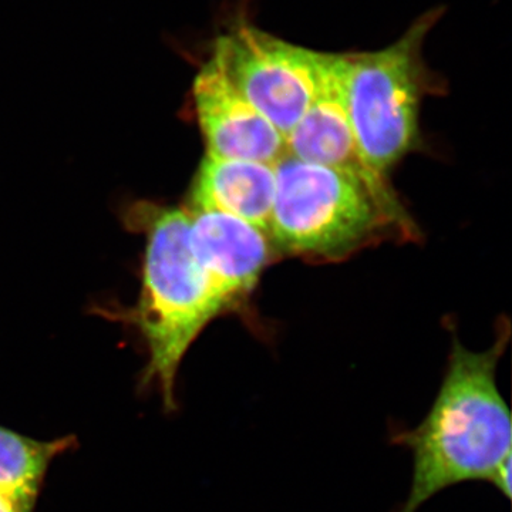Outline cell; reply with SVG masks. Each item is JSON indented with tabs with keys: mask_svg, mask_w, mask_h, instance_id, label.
I'll return each instance as SVG.
<instances>
[{
	"mask_svg": "<svg viewBox=\"0 0 512 512\" xmlns=\"http://www.w3.org/2000/svg\"><path fill=\"white\" fill-rule=\"evenodd\" d=\"M510 328L494 346L471 352L458 340L429 414L419 426L390 430V443L413 457L409 495L392 512H419L453 485L484 481L511 497V416L497 386Z\"/></svg>",
	"mask_w": 512,
	"mask_h": 512,
	"instance_id": "1",
	"label": "cell"
},
{
	"mask_svg": "<svg viewBox=\"0 0 512 512\" xmlns=\"http://www.w3.org/2000/svg\"><path fill=\"white\" fill-rule=\"evenodd\" d=\"M134 220L147 237L136 315L148 349L141 387H157L165 412L174 413L181 363L202 329L224 309L192 251L188 211L148 204L137 207Z\"/></svg>",
	"mask_w": 512,
	"mask_h": 512,
	"instance_id": "2",
	"label": "cell"
},
{
	"mask_svg": "<svg viewBox=\"0 0 512 512\" xmlns=\"http://www.w3.org/2000/svg\"><path fill=\"white\" fill-rule=\"evenodd\" d=\"M441 15L443 9L429 10L384 49L348 53L346 93L357 151L384 177L419 143L421 101L433 90L423 47Z\"/></svg>",
	"mask_w": 512,
	"mask_h": 512,
	"instance_id": "3",
	"label": "cell"
},
{
	"mask_svg": "<svg viewBox=\"0 0 512 512\" xmlns=\"http://www.w3.org/2000/svg\"><path fill=\"white\" fill-rule=\"evenodd\" d=\"M389 224L372 191L352 175L288 154L276 161L269 234L286 251L342 255Z\"/></svg>",
	"mask_w": 512,
	"mask_h": 512,
	"instance_id": "4",
	"label": "cell"
},
{
	"mask_svg": "<svg viewBox=\"0 0 512 512\" xmlns=\"http://www.w3.org/2000/svg\"><path fill=\"white\" fill-rule=\"evenodd\" d=\"M229 80L286 137L318 93L329 53L293 45L237 22L218 37L212 55Z\"/></svg>",
	"mask_w": 512,
	"mask_h": 512,
	"instance_id": "5",
	"label": "cell"
},
{
	"mask_svg": "<svg viewBox=\"0 0 512 512\" xmlns=\"http://www.w3.org/2000/svg\"><path fill=\"white\" fill-rule=\"evenodd\" d=\"M348 55L329 53L322 82L311 106L285 137V154L335 168L362 181L372 191L396 227L410 234L404 214L386 177L367 167L357 151L348 110Z\"/></svg>",
	"mask_w": 512,
	"mask_h": 512,
	"instance_id": "6",
	"label": "cell"
},
{
	"mask_svg": "<svg viewBox=\"0 0 512 512\" xmlns=\"http://www.w3.org/2000/svg\"><path fill=\"white\" fill-rule=\"evenodd\" d=\"M192 96L207 156L266 164L285 156V137L242 96L214 56L195 76Z\"/></svg>",
	"mask_w": 512,
	"mask_h": 512,
	"instance_id": "7",
	"label": "cell"
},
{
	"mask_svg": "<svg viewBox=\"0 0 512 512\" xmlns=\"http://www.w3.org/2000/svg\"><path fill=\"white\" fill-rule=\"evenodd\" d=\"M190 215L192 251L222 309L258 284L269 258L261 229L232 215L194 211Z\"/></svg>",
	"mask_w": 512,
	"mask_h": 512,
	"instance_id": "8",
	"label": "cell"
},
{
	"mask_svg": "<svg viewBox=\"0 0 512 512\" xmlns=\"http://www.w3.org/2000/svg\"><path fill=\"white\" fill-rule=\"evenodd\" d=\"M275 198V164L205 156L191 201L194 211H215L269 234Z\"/></svg>",
	"mask_w": 512,
	"mask_h": 512,
	"instance_id": "9",
	"label": "cell"
},
{
	"mask_svg": "<svg viewBox=\"0 0 512 512\" xmlns=\"http://www.w3.org/2000/svg\"><path fill=\"white\" fill-rule=\"evenodd\" d=\"M77 447L74 434L37 440L0 424V494L20 510L35 512L53 461Z\"/></svg>",
	"mask_w": 512,
	"mask_h": 512,
	"instance_id": "10",
	"label": "cell"
},
{
	"mask_svg": "<svg viewBox=\"0 0 512 512\" xmlns=\"http://www.w3.org/2000/svg\"><path fill=\"white\" fill-rule=\"evenodd\" d=\"M0 512H25L20 510L18 505H15L12 503V501H9L8 498L3 497L2 494H0Z\"/></svg>",
	"mask_w": 512,
	"mask_h": 512,
	"instance_id": "11",
	"label": "cell"
}]
</instances>
